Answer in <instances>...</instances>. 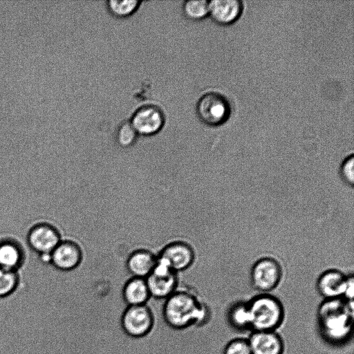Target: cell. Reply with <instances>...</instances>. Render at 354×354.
Listing matches in <instances>:
<instances>
[{"instance_id":"cb8c5ba5","label":"cell","mask_w":354,"mask_h":354,"mask_svg":"<svg viewBox=\"0 0 354 354\" xmlns=\"http://www.w3.org/2000/svg\"><path fill=\"white\" fill-rule=\"evenodd\" d=\"M223 354H252L248 339L236 338L225 346Z\"/></svg>"},{"instance_id":"8fae6325","label":"cell","mask_w":354,"mask_h":354,"mask_svg":"<svg viewBox=\"0 0 354 354\" xmlns=\"http://www.w3.org/2000/svg\"><path fill=\"white\" fill-rule=\"evenodd\" d=\"M58 230L47 223H39L32 227L28 235L30 248L41 254H50L61 242Z\"/></svg>"},{"instance_id":"8992f818","label":"cell","mask_w":354,"mask_h":354,"mask_svg":"<svg viewBox=\"0 0 354 354\" xmlns=\"http://www.w3.org/2000/svg\"><path fill=\"white\" fill-rule=\"evenodd\" d=\"M281 277V266L272 257L258 259L250 271L251 283L261 293H269L274 290L279 285Z\"/></svg>"},{"instance_id":"44dd1931","label":"cell","mask_w":354,"mask_h":354,"mask_svg":"<svg viewBox=\"0 0 354 354\" xmlns=\"http://www.w3.org/2000/svg\"><path fill=\"white\" fill-rule=\"evenodd\" d=\"M138 136V133L129 120L122 122L116 130V141L123 148L132 146L136 142Z\"/></svg>"},{"instance_id":"30bf717a","label":"cell","mask_w":354,"mask_h":354,"mask_svg":"<svg viewBox=\"0 0 354 354\" xmlns=\"http://www.w3.org/2000/svg\"><path fill=\"white\" fill-rule=\"evenodd\" d=\"M82 256L80 245L71 239L62 240L50 254L53 265L63 272L75 270L82 263Z\"/></svg>"},{"instance_id":"ac0fdd59","label":"cell","mask_w":354,"mask_h":354,"mask_svg":"<svg viewBox=\"0 0 354 354\" xmlns=\"http://www.w3.org/2000/svg\"><path fill=\"white\" fill-rule=\"evenodd\" d=\"M228 321L231 326L237 330L250 328V316L248 303L237 302L233 304L228 311Z\"/></svg>"},{"instance_id":"6da1fadb","label":"cell","mask_w":354,"mask_h":354,"mask_svg":"<svg viewBox=\"0 0 354 354\" xmlns=\"http://www.w3.org/2000/svg\"><path fill=\"white\" fill-rule=\"evenodd\" d=\"M317 320L319 332L327 342L344 344L353 332V302L343 298L324 299L319 306Z\"/></svg>"},{"instance_id":"2e32d148","label":"cell","mask_w":354,"mask_h":354,"mask_svg":"<svg viewBox=\"0 0 354 354\" xmlns=\"http://www.w3.org/2000/svg\"><path fill=\"white\" fill-rule=\"evenodd\" d=\"M122 295L127 306L145 305L151 298L146 279L132 277L124 283Z\"/></svg>"},{"instance_id":"5bb4252c","label":"cell","mask_w":354,"mask_h":354,"mask_svg":"<svg viewBox=\"0 0 354 354\" xmlns=\"http://www.w3.org/2000/svg\"><path fill=\"white\" fill-rule=\"evenodd\" d=\"M243 10L239 0H212L209 1V15L221 25H229L235 22Z\"/></svg>"},{"instance_id":"9a60e30c","label":"cell","mask_w":354,"mask_h":354,"mask_svg":"<svg viewBox=\"0 0 354 354\" xmlns=\"http://www.w3.org/2000/svg\"><path fill=\"white\" fill-rule=\"evenodd\" d=\"M156 261L157 257L151 251L139 249L129 255L126 268L132 277L146 279L153 271Z\"/></svg>"},{"instance_id":"7402d4cb","label":"cell","mask_w":354,"mask_h":354,"mask_svg":"<svg viewBox=\"0 0 354 354\" xmlns=\"http://www.w3.org/2000/svg\"><path fill=\"white\" fill-rule=\"evenodd\" d=\"M17 282L16 272L0 268V298L10 295L15 290Z\"/></svg>"},{"instance_id":"4fadbf2b","label":"cell","mask_w":354,"mask_h":354,"mask_svg":"<svg viewBox=\"0 0 354 354\" xmlns=\"http://www.w3.org/2000/svg\"><path fill=\"white\" fill-rule=\"evenodd\" d=\"M252 354H283L284 343L276 331H253L248 339Z\"/></svg>"},{"instance_id":"5b68a950","label":"cell","mask_w":354,"mask_h":354,"mask_svg":"<svg viewBox=\"0 0 354 354\" xmlns=\"http://www.w3.org/2000/svg\"><path fill=\"white\" fill-rule=\"evenodd\" d=\"M155 319L147 305L127 306L123 311L120 324L124 333L132 338H142L153 330Z\"/></svg>"},{"instance_id":"ffe728a7","label":"cell","mask_w":354,"mask_h":354,"mask_svg":"<svg viewBox=\"0 0 354 354\" xmlns=\"http://www.w3.org/2000/svg\"><path fill=\"white\" fill-rule=\"evenodd\" d=\"M183 12L189 19L201 20L209 15V1L206 0H188L183 4Z\"/></svg>"},{"instance_id":"7c38bea8","label":"cell","mask_w":354,"mask_h":354,"mask_svg":"<svg viewBox=\"0 0 354 354\" xmlns=\"http://www.w3.org/2000/svg\"><path fill=\"white\" fill-rule=\"evenodd\" d=\"M348 283V276L336 269L322 272L317 281L318 292L324 299L343 298Z\"/></svg>"},{"instance_id":"3957f363","label":"cell","mask_w":354,"mask_h":354,"mask_svg":"<svg viewBox=\"0 0 354 354\" xmlns=\"http://www.w3.org/2000/svg\"><path fill=\"white\" fill-rule=\"evenodd\" d=\"M247 303L253 331H275L281 325L284 309L274 296L261 293Z\"/></svg>"},{"instance_id":"e0dca14e","label":"cell","mask_w":354,"mask_h":354,"mask_svg":"<svg viewBox=\"0 0 354 354\" xmlns=\"http://www.w3.org/2000/svg\"><path fill=\"white\" fill-rule=\"evenodd\" d=\"M23 257L21 246L16 240L0 241V268L15 272L21 265Z\"/></svg>"},{"instance_id":"9c48e42d","label":"cell","mask_w":354,"mask_h":354,"mask_svg":"<svg viewBox=\"0 0 354 354\" xmlns=\"http://www.w3.org/2000/svg\"><path fill=\"white\" fill-rule=\"evenodd\" d=\"M157 257L178 273L188 269L193 264L195 253L189 243L176 241L166 245Z\"/></svg>"},{"instance_id":"7a4b0ae2","label":"cell","mask_w":354,"mask_h":354,"mask_svg":"<svg viewBox=\"0 0 354 354\" xmlns=\"http://www.w3.org/2000/svg\"><path fill=\"white\" fill-rule=\"evenodd\" d=\"M162 316L169 327L183 330L203 323L208 316V310L195 294L177 289L165 299Z\"/></svg>"},{"instance_id":"603a6c76","label":"cell","mask_w":354,"mask_h":354,"mask_svg":"<svg viewBox=\"0 0 354 354\" xmlns=\"http://www.w3.org/2000/svg\"><path fill=\"white\" fill-rule=\"evenodd\" d=\"M339 176L347 185L353 187L354 184V156H348L342 162L339 167Z\"/></svg>"},{"instance_id":"277c9868","label":"cell","mask_w":354,"mask_h":354,"mask_svg":"<svg viewBox=\"0 0 354 354\" xmlns=\"http://www.w3.org/2000/svg\"><path fill=\"white\" fill-rule=\"evenodd\" d=\"M196 112L199 120L207 126L216 127L225 123L231 115L229 100L223 94L209 91L200 97Z\"/></svg>"},{"instance_id":"ba28073f","label":"cell","mask_w":354,"mask_h":354,"mask_svg":"<svg viewBox=\"0 0 354 354\" xmlns=\"http://www.w3.org/2000/svg\"><path fill=\"white\" fill-rule=\"evenodd\" d=\"M129 121L138 136H151L162 130L165 116L159 106L146 104L135 110Z\"/></svg>"},{"instance_id":"d6986e66","label":"cell","mask_w":354,"mask_h":354,"mask_svg":"<svg viewBox=\"0 0 354 354\" xmlns=\"http://www.w3.org/2000/svg\"><path fill=\"white\" fill-rule=\"evenodd\" d=\"M142 3L139 0H108L109 12L118 18H127L133 15Z\"/></svg>"},{"instance_id":"52a82bcc","label":"cell","mask_w":354,"mask_h":354,"mask_svg":"<svg viewBox=\"0 0 354 354\" xmlns=\"http://www.w3.org/2000/svg\"><path fill=\"white\" fill-rule=\"evenodd\" d=\"M145 279L151 297L157 299H166L177 290V273L158 257L153 271Z\"/></svg>"}]
</instances>
